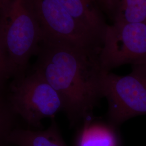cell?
<instances>
[{"label": "cell", "instance_id": "obj_1", "mask_svg": "<svg viewBox=\"0 0 146 146\" xmlns=\"http://www.w3.org/2000/svg\"><path fill=\"white\" fill-rule=\"evenodd\" d=\"M99 54L46 37L40 44L33 70L60 95L72 125L92 116L104 98L102 82L107 71L101 67Z\"/></svg>", "mask_w": 146, "mask_h": 146}, {"label": "cell", "instance_id": "obj_2", "mask_svg": "<svg viewBox=\"0 0 146 146\" xmlns=\"http://www.w3.org/2000/svg\"><path fill=\"white\" fill-rule=\"evenodd\" d=\"M0 16L14 78L23 76L26 74L29 61L36 54L43 38L31 0H11Z\"/></svg>", "mask_w": 146, "mask_h": 146}, {"label": "cell", "instance_id": "obj_3", "mask_svg": "<svg viewBox=\"0 0 146 146\" xmlns=\"http://www.w3.org/2000/svg\"><path fill=\"white\" fill-rule=\"evenodd\" d=\"M11 107L27 128L42 129L41 121L64 110L62 100L47 81L34 70L13 78L7 85Z\"/></svg>", "mask_w": 146, "mask_h": 146}, {"label": "cell", "instance_id": "obj_4", "mask_svg": "<svg viewBox=\"0 0 146 146\" xmlns=\"http://www.w3.org/2000/svg\"><path fill=\"white\" fill-rule=\"evenodd\" d=\"M102 93L108 102V121L113 125L146 115V64L133 65L131 73L123 76L106 72Z\"/></svg>", "mask_w": 146, "mask_h": 146}, {"label": "cell", "instance_id": "obj_5", "mask_svg": "<svg viewBox=\"0 0 146 146\" xmlns=\"http://www.w3.org/2000/svg\"><path fill=\"white\" fill-rule=\"evenodd\" d=\"M105 71L125 64H146V24L113 22L104 32L99 54Z\"/></svg>", "mask_w": 146, "mask_h": 146}, {"label": "cell", "instance_id": "obj_6", "mask_svg": "<svg viewBox=\"0 0 146 146\" xmlns=\"http://www.w3.org/2000/svg\"><path fill=\"white\" fill-rule=\"evenodd\" d=\"M43 37L68 42L85 50L100 52L102 41L76 20L56 0H31Z\"/></svg>", "mask_w": 146, "mask_h": 146}, {"label": "cell", "instance_id": "obj_7", "mask_svg": "<svg viewBox=\"0 0 146 146\" xmlns=\"http://www.w3.org/2000/svg\"><path fill=\"white\" fill-rule=\"evenodd\" d=\"M82 123L75 146H121L117 127L108 121L96 120L92 116Z\"/></svg>", "mask_w": 146, "mask_h": 146}, {"label": "cell", "instance_id": "obj_8", "mask_svg": "<svg viewBox=\"0 0 146 146\" xmlns=\"http://www.w3.org/2000/svg\"><path fill=\"white\" fill-rule=\"evenodd\" d=\"M84 27L103 41L108 25L93 0H56Z\"/></svg>", "mask_w": 146, "mask_h": 146}, {"label": "cell", "instance_id": "obj_9", "mask_svg": "<svg viewBox=\"0 0 146 146\" xmlns=\"http://www.w3.org/2000/svg\"><path fill=\"white\" fill-rule=\"evenodd\" d=\"M51 121L49 127L44 130L17 127L9 137V144L16 146H68L55 118Z\"/></svg>", "mask_w": 146, "mask_h": 146}, {"label": "cell", "instance_id": "obj_10", "mask_svg": "<svg viewBox=\"0 0 146 146\" xmlns=\"http://www.w3.org/2000/svg\"><path fill=\"white\" fill-rule=\"evenodd\" d=\"M114 22L146 24V0H119Z\"/></svg>", "mask_w": 146, "mask_h": 146}, {"label": "cell", "instance_id": "obj_11", "mask_svg": "<svg viewBox=\"0 0 146 146\" xmlns=\"http://www.w3.org/2000/svg\"><path fill=\"white\" fill-rule=\"evenodd\" d=\"M16 115L11 107L7 94V86L0 87V146H9V137L18 127Z\"/></svg>", "mask_w": 146, "mask_h": 146}, {"label": "cell", "instance_id": "obj_12", "mask_svg": "<svg viewBox=\"0 0 146 146\" xmlns=\"http://www.w3.org/2000/svg\"><path fill=\"white\" fill-rule=\"evenodd\" d=\"M14 78V74L5 47L3 24L0 16V87L7 86L8 81Z\"/></svg>", "mask_w": 146, "mask_h": 146}, {"label": "cell", "instance_id": "obj_13", "mask_svg": "<svg viewBox=\"0 0 146 146\" xmlns=\"http://www.w3.org/2000/svg\"><path fill=\"white\" fill-rule=\"evenodd\" d=\"M98 8L113 18L119 0H93Z\"/></svg>", "mask_w": 146, "mask_h": 146}, {"label": "cell", "instance_id": "obj_14", "mask_svg": "<svg viewBox=\"0 0 146 146\" xmlns=\"http://www.w3.org/2000/svg\"><path fill=\"white\" fill-rule=\"evenodd\" d=\"M10 1L11 0H0V15Z\"/></svg>", "mask_w": 146, "mask_h": 146}]
</instances>
